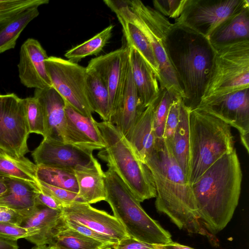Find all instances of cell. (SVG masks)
<instances>
[{
	"label": "cell",
	"instance_id": "cell-47",
	"mask_svg": "<svg viewBox=\"0 0 249 249\" xmlns=\"http://www.w3.org/2000/svg\"><path fill=\"white\" fill-rule=\"evenodd\" d=\"M7 190V188L3 177H0V196L5 193Z\"/></svg>",
	"mask_w": 249,
	"mask_h": 249
},
{
	"label": "cell",
	"instance_id": "cell-33",
	"mask_svg": "<svg viewBox=\"0 0 249 249\" xmlns=\"http://www.w3.org/2000/svg\"><path fill=\"white\" fill-rule=\"evenodd\" d=\"M38 180L49 185L78 193V185L73 171L49 166H37Z\"/></svg>",
	"mask_w": 249,
	"mask_h": 249
},
{
	"label": "cell",
	"instance_id": "cell-43",
	"mask_svg": "<svg viewBox=\"0 0 249 249\" xmlns=\"http://www.w3.org/2000/svg\"><path fill=\"white\" fill-rule=\"evenodd\" d=\"M24 218V216L18 212L0 205V222L20 226Z\"/></svg>",
	"mask_w": 249,
	"mask_h": 249
},
{
	"label": "cell",
	"instance_id": "cell-24",
	"mask_svg": "<svg viewBox=\"0 0 249 249\" xmlns=\"http://www.w3.org/2000/svg\"><path fill=\"white\" fill-rule=\"evenodd\" d=\"M78 185L77 196L81 202L93 204L106 200L105 173L96 159L91 164L74 171Z\"/></svg>",
	"mask_w": 249,
	"mask_h": 249
},
{
	"label": "cell",
	"instance_id": "cell-39",
	"mask_svg": "<svg viewBox=\"0 0 249 249\" xmlns=\"http://www.w3.org/2000/svg\"><path fill=\"white\" fill-rule=\"evenodd\" d=\"M37 184L41 191L60 201L65 207L76 201L81 202L77 193L49 185L38 179Z\"/></svg>",
	"mask_w": 249,
	"mask_h": 249
},
{
	"label": "cell",
	"instance_id": "cell-4",
	"mask_svg": "<svg viewBox=\"0 0 249 249\" xmlns=\"http://www.w3.org/2000/svg\"><path fill=\"white\" fill-rule=\"evenodd\" d=\"M97 124L105 145L98 156L107 162L140 202L156 197L150 169L138 158L124 135L108 121L97 122Z\"/></svg>",
	"mask_w": 249,
	"mask_h": 249
},
{
	"label": "cell",
	"instance_id": "cell-31",
	"mask_svg": "<svg viewBox=\"0 0 249 249\" xmlns=\"http://www.w3.org/2000/svg\"><path fill=\"white\" fill-rule=\"evenodd\" d=\"M50 245L56 249H101L109 247L69 228L65 220L55 232Z\"/></svg>",
	"mask_w": 249,
	"mask_h": 249
},
{
	"label": "cell",
	"instance_id": "cell-29",
	"mask_svg": "<svg viewBox=\"0 0 249 249\" xmlns=\"http://www.w3.org/2000/svg\"><path fill=\"white\" fill-rule=\"evenodd\" d=\"M39 14L37 7H31L0 23V53L15 48L22 31Z\"/></svg>",
	"mask_w": 249,
	"mask_h": 249
},
{
	"label": "cell",
	"instance_id": "cell-17",
	"mask_svg": "<svg viewBox=\"0 0 249 249\" xmlns=\"http://www.w3.org/2000/svg\"><path fill=\"white\" fill-rule=\"evenodd\" d=\"M65 110L67 118L66 143L91 152L105 147L97 122L93 117L82 115L66 101Z\"/></svg>",
	"mask_w": 249,
	"mask_h": 249
},
{
	"label": "cell",
	"instance_id": "cell-40",
	"mask_svg": "<svg viewBox=\"0 0 249 249\" xmlns=\"http://www.w3.org/2000/svg\"><path fill=\"white\" fill-rule=\"evenodd\" d=\"M66 225L69 228L107 247H112L119 242L116 239L98 233L77 222L69 221L64 218Z\"/></svg>",
	"mask_w": 249,
	"mask_h": 249
},
{
	"label": "cell",
	"instance_id": "cell-46",
	"mask_svg": "<svg viewBox=\"0 0 249 249\" xmlns=\"http://www.w3.org/2000/svg\"><path fill=\"white\" fill-rule=\"evenodd\" d=\"M163 246L166 249H194L188 246L181 245L173 241Z\"/></svg>",
	"mask_w": 249,
	"mask_h": 249
},
{
	"label": "cell",
	"instance_id": "cell-26",
	"mask_svg": "<svg viewBox=\"0 0 249 249\" xmlns=\"http://www.w3.org/2000/svg\"><path fill=\"white\" fill-rule=\"evenodd\" d=\"M191 110L182 101L178 123L172 141L169 144H167L165 142L170 149L174 158L187 177L188 181L190 172L189 115Z\"/></svg>",
	"mask_w": 249,
	"mask_h": 249
},
{
	"label": "cell",
	"instance_id": "cell-13",
	"mask_svg": "<svg viewBox=\"0 0 249 249\" xmlns=\"http://www.w3.org/2000/svg\"><path fill=\"white\" fill-rule=\"evenodd\" d=\"M37 166L62 168L71 171L89 166L96 159L92 152L62 142L43 139L32 154Z\"/></svg>",
	"mask_w": 249,
	"mask_h": 249
},
{
	"label": "cell",
	"instance_id": "cell-21",
	"mask_svg": "<svg viewBox=\"0 0 249 249\" xmlns=\"http://www.w3.org/2000/svg\"><path fill=\"white\" fill-rule=\"evenodd\" d=\"M7 190L0 196V205L12 208L24 218L37 208L36 194L39 190L37 182L17 178L3 177Z\"/></svg>",
	"mask_w": 249,
	"mask_h": 249
},
{
	"label": "cell",
	"instance_id": "cell-28",
	"mask_svg": "<svg viewBox=\"0 0 249 249\" xmlns=\"http://www.w3.org/2000/svg\"><path fill=\"white\" fill-rule=\"evenodd\" d=\"M115 14L123 27L127 45L136 49L155 73L158 80L159 67L149 41L133 22L120 13Z\"/></svg>",
	"mask_w": 249,
	"mask_h": 249
},
{
	"label": "cell",
	"instance_id": "cell-25",
	"mask_svg": "<svg viewBox=\"0 0 249 249\" xmlns=\"http://www.w3.org/2000/svg\"><path fill=\"white\" fill-rule=\"evenodd\" d=\"M209 39L213 47L249 40V5L246 6L222 22Z\"/></svg>",
	"mask_w": 249,
	"mask_h": 249
},
{
	"label": "cell",
	"instance_id": "cell-18",
	"mask_svg": "<svg viewBox=\"0 0 249 249\" xmlns=\"http://www.w3.org/2000/svg\"><path fill=\"white\" fill-rule=\"evenodd\" d=\"M34 96L38 100L44 113L46 132L43 139L66 143L67 118L65 100L53 87L35 89Z\"/></svg>",
	"mask_w": 249,
	"mask_h": 249
},
{
	"label": "cell",
	"instance_id": "cell-41",
	"mask_svg": "<svg viewBox=\"0 0 249 249\" xmlns=\"http://www.w3.org/2000/svg\"><path fill=\"white\" fill-rule=\"evenodd\" d=\"M34 231L20 226L0 222V238L17 241L20 238H26L34 235Z\"/></svg>",
	"mask_w": 249,
	"mask_h": 249
},
{
	"label": "cell",
	"instance_id": "cell-20",
	"mask_svg": "<svg viewBox=\"0 0 249 249\" xmlns=\"http://www.w3.org/2000/svg\"><path fill=\"white\" fill-rule=\"evenodd\" d=\"M64 218L62 211L55 210L38 204L36 210L23 220L20 226L34 231L25 239L35 245H50Z\"/></svg>",
	"mask_w": 249,
	"mask_h": 249
},
{
	"label": "cell",
	"instance_id": "cell-5",
	"mask_svg": "<svg viewBox=\"0 0 249 249\" xmlns=\"http://www.w3.org/2000/svg\"><path fill=\"white\" fill-rule=\"evenodd\" d=\"M192 185L216 161L234 149L231 126L204 111L191 109L189 115Z\"/></svg>",
	"mask_w": 249,
	"mask_h": 249
},
{
	"label": "cell",
	"instance_id": "cell-44",
	"mask_svg": "<svg viewBox=\"0 0 249 249\" xmlns=\"http://www.w3.org/2000/svg\"><path fill=\"white\" fill-rule=\"evenodd\" d=\"M36 200L38 204L43 205L49 208L58 211H62L65 207L60 201L40 190L36 194Z\"/></svg>",
	"mask_w": 249,
	"mask_h": 249
},
{
	"label": "cell",
	"instance_id": "cell-34",
	"mask_svg": "<svg viewBox=\"0 0 249 249\" xmlns=\"http://www.w3.org/2000/svg\"><path fill=\"white\" fill-rule=\"evenodd\" d=\"M159 95L153 104V125L157 143L163 141L165 121L170 107L173 102L181 98L174 92L160 87Z\"/></svg>",
	"mask_w": 249,
	"mask_h": 249
},
{
	"label": "cell",
	"instance_id": "cell-45",
	"mask_svg": "<svg viewBox=\"0 0 249 249\" xmlns=\"http://www.w3.org/2000/svg\"><path fill=\"white\" fill-rule=\"evenodd\" d=\"M17 241L0 238V249H18Z\"/></svg>",
	"mask_w": 249,
	"mask_h": 249
},
{
	"label": "cell",
	"instance_id": "cell-8",
	"mask_svg": "<svg viewBox=\"0 0 249 249\" xmlns=\"http://www.w3.org/2000/svg\"><path fill=\"white\" fill-rule=\"evenodd\" d=\"M214 48L212 69L202 98L249 88V40Z\"/></svg>",
	"mask_w": 249,
	"mask_h": 249
},
{
	"label": "cell",
	"instance_id": "cell-2",
	"mask_svg": "<svg viewBox=\"0 0 249 249\" xmlns=\"http://www.w3.org/2000/svg\"><path fill=\"white\" fill-rule=\"evenodd\" d=\"M165 44L169 61L182 90V101L193 109L199 103L209 81L215 48L209 38L177 22L170 23Z\"/></svg>",
	"mask_w": 249,
	"mask_h": 249
},
{
	"label": "cell",
	"instance_id": "cell-32",
	"mask_svg": "<svg viewBox=\"0 0 249 249\" xmlns=\"http://www.w3.org/2000/svg\"><path fill=\"white\" fill-rule=\"evenodd\" d=\"M113 28V25H109L92 38L66 52L65 56L77 63L86 56L97 55L110 39Z\"/></svg>",
	"mask_w": 249,
	"mask_h": 249
},
{
	"label": "cell",
	"instance_id": "cell-49",
	"mask_svg": "<svg viewBox=\"0 0 249 249\" xmlns=\"http://www.w3.org/2000/svg\"><path fill=\"white\" fill-rule=\"evenodd\" d=\"M101 249H111V247H107Z\"/></svg>",
	"mask_w": 249,
	"mask_h": 249
},
{
	"label": "cell",
	"instance_id": "cell-14",
	"mask_svg": "<svg viewBox=\"0 0 249 249\" xmlns=\"http://www.w3.org/2000/svg\"><path fill=\"white\" fill-rule=\"evenodd\" d=\"M129 49L127 45L94 58L86 67L95 70L105 82L109 93L110 114L120 95L125 81L129 64Z\"/></svg>",
	"mask_w": 249,
	"mask_h": 249
},
{
	"label": "cell",
	"instance_id": "cell-7",
	"mask_svg": "<svg viewBox=\"0 0 249 249\" xmlns=\"http://www.w3.org/2000/svg\"><path fill=\"white\" fill-rule=\"evenodd\" d=\"M104 2L115 13H120L133 22L143 33L151 45L159 65L160 87L182 99L183 91L165 48V33L170 23L167 18L140 0H105Z\"/></svg>",
	"mask_w": 249,
	"mask_h": 249
},
{
	"label": "cell",
	"instance_id": "cell-36",
	"mask_svg": "<svg viewBox=\"0 0 249 249\" xmlns=\"http://www.w3.org/2000/svg\"><path fill=\"white\" fill-rule=\"evenodd\" d=\"M49 2L48 0H0V23L23 10Z\"/></svg>",
	"mask_w": 249,
	"mask_h": 249
},
{
	"label": "cell",
	"instance_id": "cell-15",
	"mask_svg": "<svg viewBox=\"0 0 249 249\" xmlns=\"http://www.w3.org/2000/svg\"><path fill=\"white\" fill-rule=\"evenodd\" d=\"M62 213L66 220L77 222L119 241L129 236L123 225L114 216L94 208L89 203L73 202L65 207Z\"/></svg>",
	"mask_w": 249,
	"mask_h": 249
},
{
	"label": "cell",
	"instance_id": "cell-19",
	"mask_svg": "<svg viewBox=\"0 0 249 249\" xmlns=\"http://www.w3.org/2000/svg\"><path fill=\"white\" fill-rule=\"evenodd\" d=\"M143 107L133 79L130 63L120 95L108 122L125 136L133 127Z\"/></svg>",
	"mask_w": 249,
	"mask_h": 249
},
{
	"label": "cell",
	"instance_id": "cell-10",
	"mask_svg": "<svg viewBox=\"0 0 249 249\" xmlns=\"http://www.w3.org/2000/svg\"><path fill=\"white\" fill-rule=\"evenodd\" d=\"M30 134L23 99L14 93L0 94V148L20 158L29 152Z\"/></svg>",
	"mask_w": 249,
	"mask_h": 249
},
{
	"label": "cell",
	"instance_id": "cell-27",
	"mask_svg": "<svg viewBox=\"0 0 249 249\" xmlns=\"http://www.w3.org/2000/svg\"><path fill=\"white\" fill-rule=\"evenodd\" d=\"M85 91L89 104L104 121L109 119V97L107 88L99 74L86 68Z\"/></svg>",
	"mask_w": 249,
	"mask_h": 249
},
{
	"label": "cell",
	"instance_id": "cell-6",
	"mask_svg": "<svg viewBox=\"0 0 249 249\" xmlns=\"http://www.w3.org/2000/svg\"><path fill=\"white\" fill-rule=\"evenodd\" d=\"M107 201L128 236L143 242L165 245L171 235L142 207L127 186L110 168L105 172Z\"/></svg>",
	"mask_w": 249,
	"mask_h": 249
},
{
	"label": "cell",
	"instance_id": "cell-23",
	"mask_svg": "<svg viewBox=\"0 0 249 249\" xmlns=\"http://www.w3.org/2000/svg\"><path fill=\"white\" fill-rule=\"evenodd\" d=\"M128 46L133 79L142 106L145 109L153 104L159 95V81L155 73L136 49L131 46Z\"/></svg>",
	"mask_w": 249,
	"mask_h": 249
},
{
	"label": "cell",
	"instance_id": "cell-37",
	"mask_svg": "<svg viewBox=\"0 0 249 249\" xmlns=\"http://www.w3.org/2000/svg\"><path fill=\"white\" fill-rule=\"evenodd\" d=\"M188 0H154V9L164 17L177 19L182 14Z\"/></svg>",
	"mask_w": 249,
	"mask_h": 249
},
{
	"label": "cell",
	"instance_id": "cell-35",
	"mask_svg": "<svg viewBox=\"0 0 249 249\" xmlns=\"http://www.w3.org/2000/svg\"><path fill=\"white\" fill-rule=\"evenodd\" d=\"M26 119L30 133H35L45 137V122L43 111L38 100L35 97L23 99Z\"/></svg>",
	"mask_w": 249,
	"mask_h": 249
},
{
	"label": "cell",
	"instance_id": "cell-12",
	"mask_svg": "<svg viewBox=\"0 0 249 249\" xmlns=\"http://www.w3.org/2000/svg\"><path fill=\"white\" fill-rule=\"evenodd\" d=\"M195 109L210 114L237 129L249 153V88L203 98Z\"/></svg>",
	"mask_w": 249,
	"mask_h": 249
},
{
	"label": "cell",
	"instance_id": "cell-9",
	"mask_svg": "<svg viewBox=\"0 0 249 249\" xmlns=\"http://www.w3.org/2000/svg\"><path fill=\"white\" fill-rule=\"evenodd\" d=\"M52 87L74 109L82 115L92 117L86 94V68L56 56L45 60Z\"/></svg>",
	"mask_w": 249,
	"mask_h": 249
},
{
	"label": "cell",
	"instance_id": "cell-38",
	"mask_svg": "<svg viewBox=\"0 0 249 249\" xmlns=\"http://www.w3.org/2000/svg\"><path fill=\"white\" fill-rule=\"evenodd\" d=\"M182 101L181 98H178L173 102L170 107L165 121L163 135V141L167 144H169L171 142L178 124Z\"/></svg>",
	"mask_w": 249,
	"mask_h": 249
},
{
	"label": "cell",
	"instance_id": "cell-3",
	"mask_svg": "<svg viewBox=\"0 0 249 249\" xmlns=\"http://www.w3.org/2000/svg\"><path fill=\"white\" fill-rule=\"evenodd\" d=\"M242 172L234 148L213 164L192 185L200 220L210 233L222 231L238 204Z\"/></svg>",
	"mask_w": 249,
	"mask_h": 249
},
{
	"label": "cell",
	"instance_id": "cell-42",
	"mask_svg": "<svg viewBox=\"0 0 249 249\" xmlns=\"http://www.w3.org/2000/svg\"><path fill=\"white\" fill-rule=\"evenodd\" d=\"M111 249H166L163 245L149 244L128 236L120 240Z\"/></svg>",
	"mask_w": 249,
	"mask_h": 249
},
{
	"label": "cell",
	"instance_id": "cell-22",
	"mask_svg": "<svg viewBox=\"0 0 249 249\" xmlns=\"http://www.w3.org/2000/svg\"><path fill=\"white\" fill-rule=\"evenodd\" d=\"M138 158L145 163L156 150L157 139L153 125V104L146 107L125 136Z\"/></svg>",
	"mask_w": 249,
	"mask_h": 249
},
{
	"label": "cell",
	"instance_id": "cell-48",
	"mask_svg": "<svg viewBox=\"0 0 249 249\" xmlns=\"http://www.w3.org/2000/svg\"><path fill=\"white\" fill-rule=\"evenodd\" d=\"M32 249H56V248L52 245L44 244L36 245L32 248Z\"/></svg>",
	"mask_w": 249,
	"mask_h": 249
},
{
	"label": "cell",
	"instance_id": "cell-11",
	"mask_svg": "<svg viewBox=\"0 0 249 249\" xmlns=\"http://www.w3.org/2000/svg\"><path fill=\"white\" fill-rule=\"evenodd\" d=\"M247 5L249 0H188L175 22L209 38L222 22Z\"/></svg>",
	"mask_w": 249,
	"mask_h": 249
},
{
	"label": "cell",
	"instance_id": "cell-1",
	"mask_svg": "<svg viewBox=\"0 0 249 249\" xmlns=\"http://www.w3.org/2000/svg\"><path fill=\"white\" fill-rule=\"evenodd\" d=\"M145 164L154 178L157 211L168 216L180 229L212 237L200 220L192 185L164 141L156 144Z\"/></svg>",
	"mask_w": 249,
	"mask_h": 249
},
{
	"label": "cell",
	"instance_id": "cell-16",
	"mask_svg": "<svg viewBox=\"0 0 249 249\" xmlns=\"http://www.w3.org/2000/svg\"><path fill=\"white\" fill-rule=\"evenodd\" d=\"M48 58L38 40L30 38L22 44L18 67L19 78L24 86L35 89L52 87L45 64Z\"/></svg>",
	"mask_w": 249,
	"mask_h": 249
},
{
	"label": "cell",
	"instance_id": "cell-30",
	"mask_svg": "<svg viewBox=\"0 0 249 249\" xmlns=\"http://www.w3.org/2000/svg\"><path fill=\"white\" fill-rule=\"evenodd\" d=\"M37 165L25 157L18 158L0 148V177L37 182Z\"/></svg>",
	"mask_w": 249,
	"mask_h": 249
}]
</instances>
